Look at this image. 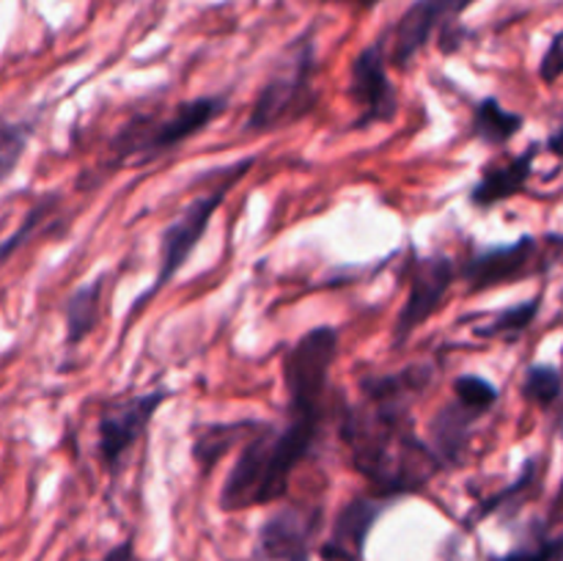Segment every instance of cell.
I'll use <instances>...</instances> for the list:
<instances>
[{
	"mask_svg": "<svg viewBox=\"0 0 563 561\" xmlns=\"http://www.w3.org/2000/svg\"><path fill=\"white\" fill-rule=\"evenodd\" d=\"M438 377L429 361L361 380V399L341 410L339 435L372 493L388 498L423 493L445 468L416 429V405Z\"/></svg>",
	"mask_w": 563,
	"mask_h": 561,
	"instance_id": "1",
	"label": "cell"
},
{
	"mask_svg": "<svg viewBox=\"0 0 563 561\" xmlns=\"http://www.w3.org/2000/svg\"><path fill=\"white\" fill-rule=\"evenodd\" d=\"M328 410L286 407V421H264V427L247 440L236 454L223 487L220 509L245 512L284 501L291 476L306 465L322 438Z\"/></svg>",
	"mask_w": 563,
	"mask_h": 561,
	"instance_id": "2",
	"label": "cell"
},
{
	"mask_svg": "<svg viewBox=\"0 0 563 561\" xmlns=\"http://www.w3.org/2000/svg\"><path fill=\"white\" fill-rule=\"evenodd\" d=\"M229 110V94H207V97L181 99L170 110L132 116L121 130L110 138V168L119 165H146L163 154L176 152L181 143L201 135L214 119Z\"/></svg>",
	"mask_w": 563,
	"mask_h": 561,
	"instance_id": "3",
	"label": "cell"
},
{
	"mask_svg": "<svg viewBox=\"0 0 563 561\" xmlns=\"http://www.w3.org/2000/svg\"><path fill=\"white\" fill-rule=\"evenodd\" d=\"M317 72V38H313V31H306L280 53V58L269 69L267 80L262 82L251 105L245 132L267 135L311 116L319 102Z\"/></svg>",
	"mask_w": 563,
	"mask_h": 561,
	"instance_id": "4",
	"label": "cell"
},
{
	"mask_svg": "<svg viewBox=\"0 0 563 561\" xmlns=\"http://www.w3.org/2000/svg\"><path fill=\"white\" fill-rule=\"evenodd\" d=\"M256 165V157L236 160V163L225 165L218 170V185L209 187L207 193L192 198L185 209L179 212V218L170 220L168 226L159 234V262H157V275H154V284L148 286L143 295H137V300L132 302V308L126 311V328H130L132 319L170 284V280L179 275V270L185 267L187 258L192 256L198 245H201L203 234H207L209 223L218 215V209L223 207V201L229 198V193L234 190V185L240 179H245L247 170Z\"/></svg>",
	"mask_w": 563,
	"mask_h": 561,
	"instance_id": "5",
	"label": "cell"
},
{
	"mask_svg": "<svg viewBox=\"0 0 563 561\" xmlns=\"http://www.w3.org/2000/svg\"><path fill=\"white\" fill-rule=\"evenodd\" d=\"M500 402V391L493 380L482 374H460L454 380V394L429 421L427 443L445 471L460 468L471 449L476 424Z\"/></svg>",
	"mask_w": 563,
	"mask_h": 561,
	"instance_id": "6",
	"label": "cell"
},
{
	"mask_svg": "<svg viewBox=\"0 0 563 561\" xmlns=\"http://www.w3.org/2000/svg\"><path fill=\"white\" fill-rule=\"evenodd\" d=\"M335 358H339V330L333 324H317L306 330L295 344L286 346L280 361L286 407L330 410V374Z\"/></svg>",
	"mask_w": 563,
	"mask_h": 561,
	"instance_id": "7",
	"label": "cell"
},
{
	"mask_svg": "<svg viewBox=\"0 0 563 561\" xmlns=\"http://www.w3.org/2000/svg\"><path fill=\"white\" fill-rule=\"evenodd\" d=\"M460 278V264L449 253H418L407 258V297L394 322V346H405L434 314L443 308L451 286Z\"/></svg>",
	"mask_w": 563,
	"mask_h": 561,
	"instance_id": "8",
	"label": "cell"
},
{
	"mask_svg": "<svg viewBox=\"0 0 563 561\" xmlns=\"http://www.w3.org/2000/svg\"><path fill=\"white\" fill-rule=\"evenodd\" d=\"M174 396L168 388H154L146 394H132L102 407L97 418V451L99 462L110 476H119L126 465V454L141 443L148 424L159 407Z\"/></svg>",
	"mask_w": 563,
	"mask_h": 561,
	"instance_id": "9",
	"label": "cell"
},
{
	"mask_svg": "<svg viewBox=\"0 0 563 561\" xmlns=\"http://www.w3.org/2000/svg\"><path fill=\"white\" fill-rule=\"evenodd\" d=\"M346 97L357 108V116L350 121V130L363 132L379 124H394L399 116V94L388 75V53L385 38L366 44L350 64Z\"/></svg>",
	"mask_w": 563,
	"mask_h": 561,
	"instance_id": "10",
	"label": "cell"
},
{
	"mask_svg": "<svg viewBox=\"0 0 563 561\" xmlns=\"http://www.w3.org/2000/svg\"><path fill=\"white\" fill-rule=\"evenodd\" d=\"M478 0H412L405 14L383 33L388 47V64L396 69H410L412 61L427 50L434 33L460 25V16Z\"/></svg>",
	"mask_w": 563,
	"mask_h": 561,
	"instance_id": "11",
	"label": "cell"
},
{
	"mask_svg": "<svg viewBox=\"0 0 563 561\" xmlns=\"http://www.w3.org/2000/svg\"><path fill=\"white\" fill-rule=\"evenodd\" d=\"M539 256V242L533 234H522L520 240L506 245L476 248L465 262L460 264V278L471 292H489L498 286L517 284L533 273Z\"/></svg>",
	"mask_w": 563,
	"mask_h": 561,
	"instance_id": "12",
	"label": "cell"
},
{
	"mask_svg": "<svg viewBox=\"0 0 563 561\" xmlns=\"http://www.w3.org/2000/svg\"><path fill=\"white\" fill-rule=\"evenodd\" d=\"M394 504H399V501L388 498V495L372 493V490L346 501L339 509V515H335L328 539H324L322 548H319V556H322L324 561H363L368 534L374 531L379 517H383Z\"/></svg>",
	"mask_w": 563,
	"mask_h": 561,
	"instance_id": "13",
	"label": "cell"
},
{
	"mask_svg": "<svg viewBox=\"0 0 563 561\" xmlns=\"http://www.w3.org/2000/svg\"><path fill=\"white\" fill-rule=\"evenodd\" d=\"M322 528L319 504H284L258 528V559L289 561L291 556L311 550L313 537Z\"/></svg>",
	"mask_w": 563,
	"mask_h": 561,
	"instance_id": "14",
	"label": "cell"
},
{
	"mask_svg": "<svg viewBox=\"0 0 563 561\" xmlns=\"http://www.w3.org/2000/svg\"><path fill=\"white\" fill-rule=\"evenodd\" d=\"M539 146L526 148L517 157L504 160V163H495L484 168V174L478 176L476 185L467 193V201L478 209H493L498 204L509 201V198L526 193L528 179L533 176V163H537Z\"/></svg>",
	"mask_w": 563,
	"mask_h": 561,
	"instance_id": "15",
	"label": "cell"
},
{
	"mask_svg": "<svg viewBox=\"0 0 563 561\" xmlns=\"http://www.w3.org/2000/svg\"><path fill=\"white\" fill-rule=\"evenodd\" d=\"M262 418H240V421H209L192 429V460L203 473L212 471L225 454L242 449L258 429Z\"/></svg>",
	"mask_w": 563,
	"mask_h": 561,
	"instance_id": "16",
	"label": "cell"
},
{
	"mask_svg": "<svg viewBox=\"0 0 563 561\" xmlns=\"http://www.w3.org/2000/svg\"><path fill=\"white\" fill-rule=\"evenodd\" d=\"M108 286V275L99 273L88 284L77 286L64 302V344L69 350L80 346L97 330L102 319V295Z\"/></svg>",
	"mask_w": 563,
	"mask_h": 561,
	"instance_id": "17",
	"label": "cell"
},
{
	"mask_svg": "<svg viewBox=\"0 0 563 561\" xmlns=\"http://www.w3.org/2000/svg\"><path fill=\"white\" fill-rule=\"evenodd\" d=\"M526 127V116L504 108L495 97H484L473 105L471 135L489 148H500L515 141Z\"/></svg>",
	"mask_w": 563,
	"mask_h": 561,
	"instance_id": "18",
	"label": "cell"
},
{
	"mask_svg": "<svg viewBox=\"0 0 563 561\" xmlns=\"http://www.w3.org/2000/svg\"><path fill=\"white\" fill-rule=\"evenodd\" d=\"M539 311H542V295L531 297V300H522L517 306L504 308V311L493 314L489 322L478 324L476 336L482 341H515L517 336L526 333L533 322H537Z\"/></svg>",
	"mask_w": 563,
	"mask_h": 561,
	"instance_id": "19",
	"label": "cell"
},
{
	"mask_svg": "<svg viewBox=\"0 0 563 561\" xmlns=\"http://www.w3.org/2000/svg\"><path fill=\"white\" fill-rule=\"evenodd\" d=\"M36 119H11V116L0 113V185H5L20 168L33 135H36Z\"/></svg>",
	"mask_w": 563,
	"mask_h": 561,
	"instance_id": "20",
	"label": "cell"
},
{
	"mask_svg": "<svg viewBox=\"0 0 563 561\" xmlns=\"http://www.w3.org/2000/svg\"><path fill=\"white\" fill-rule=\"evenodd\" d=\"M522 399L542 410H553L563 402V372L550 363H531L522 374Z\"/></svg>",
	"mask_w": 563,
	"mask_h": 561,
	"instance_id": "21",
	"label": "cell"
},
{
	"mask_svg": "<svg viewBox=\"0 0 563 561\" xmlns=\"http://www.w3.org/2000/svg\"><path fill=\"white\" fill-rule=\"evenodd\" d=\"M58 204H60L58 193H44V196L38 198L31 209H27L25 218H22V223L16 226V229L11 231L3 242H0V267H3V264L9 262V258L14 256L22 245H27V242H31V237L42 229L44 220L55 212V207H58Z\"/></svg>",
	"mask_w": 563,
	"mask_h": 561,
	"instance_id": "22",
	"label": "cell"
},
{
	"mask_svg": "<svg viewBox=\"0 0 563 561\" xmlns=\"http://www.w3.org/2000/svg\"><path fill=\"white\" fill-rule=\"evenodd\" d=\"M537 468H539L537 460H528L526 465H522V471H520V476H517V482H511L509 487H504V490H500V493L489 495L487 501H482V504H478L476 509L471 512V517H467V526H476V522H482L484 517H489V515H493V512H498L500 506L509 504V501L515 498L517 493H522V490L531 487L533 479H537Z\"/></svg>",
	"mask_w": 563,
	"mask_h": 561,
	"instance_id": "23",
	"label": "cell"
},
{
	"mask_svg": "<svg viewBox=\"0 0 563 561\" xmlns=\"http://www.w3.org/2000/svg\"><path fill=\"white\" fill-rule=\"evenodd\" d=\"M493 561H563V534L553 539H544V542L533 544V548L511 550L509 556H500V559Z\"/></svg>",
	"mask_w": 563,
	"mask_h": 561,
	"instance_id": "24",
	"label": "cell"
},
{
	"mask_svg": "<svg viewBox=\"0 0 563 561\" xmlns=\"http://www.w3.org/2000/svg\"><path fill=\"white\" fill-rule=\"evenodd\" d=\"M563 75V31L555 33L553 42H550L548 53H544L542 66H539V77L542 82H555Z\"/></svg>",
	"mask_w": 563,
	"mask_h": 561,
	"instance_id": "25",
	"label": "cell"
},
{
	"mask_svg": "<svg viewBox=\"0 0 563 561\" xmlns=\"http://www.w3.org/2000/svg\"><path fill=\"white\" fill-rule=\"evenodd\" d=\"M132 553H135V548H132V539H124V542L115 544V548L110 550L102 561H132Z\"/></svg>",
	"mask_w": 563,
	"mask_h": 561,
	"instance_id": "26",
	"label": "cell"
},
{
	"mask_svg": "<svg viewBox=\"0 0 563 561\" xmlns=\"http://www.w3.org/2000/svg\"><path fill=\"white\" fill-rule=\"evenodd\" d=\"M548 152H553V154H559V157H563V121H561L559 130H555L553 135L548 138Z\"/></svg>",
	"mask_w": 563,
	"mask_h": 561,
	"instance_id": "27",
	"label": "cell"
},
{
	"mask_svg": "<svg viewBox=\"0 0 563 561\" xmlns=\"http://www.w3.org/2000/svg\"><path fill=\"white\" fill-rule=\"evenodd\" d=\"M328 3H344V6H355V9L368 11V9H374V6L383 3V0H328Z\"/></svg>",
	"mask_w": 563,
	"mask_h": 561,
	"instance_id": "28",
	"label": "cell"
},
{
	"mask_svg": "<svg viewBox=\"0 0 563 561\" xmlns=\"http://www.w3.org/2000/svg\"><path fill=\"white\" fill-rule=\"evenodd\" d=\"M550 520L563 522V484L559 490V498H555V506H553V515H550Z\"/></svg>",
	"mask_w": 563,
	"mask_h": 561,
	"instance_id": "29",
	"label": "cell"
},
{
	"mask_svg": "<svg viewBox=\"0 0 563 561\" xmlns=\"http://www.w3.org/2000/svg\"><path fill=\"white\" fill-rule=\"evenodd\" d=\"M289 561H311V550H302V553H297V556H291Z\"/></svg>",
	"mask_w": 563,
	"mask_h": 561,
	"instance_id": "30",
	"label": "cell"
},
{
	"mask_svg": "<svg viewBox=\"0 0 563 561\" xmlns=\"http://www.w3.org/2000/svg\"><path fill=\"white\" fill-rule=\"evenodd\" d=\"M561 372H563V350H561Z\"/></svg>",
	"mask_w": 563,
	"mask_h": 561,
	"instance_id": "31",
	"label": "cell"
}]
</instances>
